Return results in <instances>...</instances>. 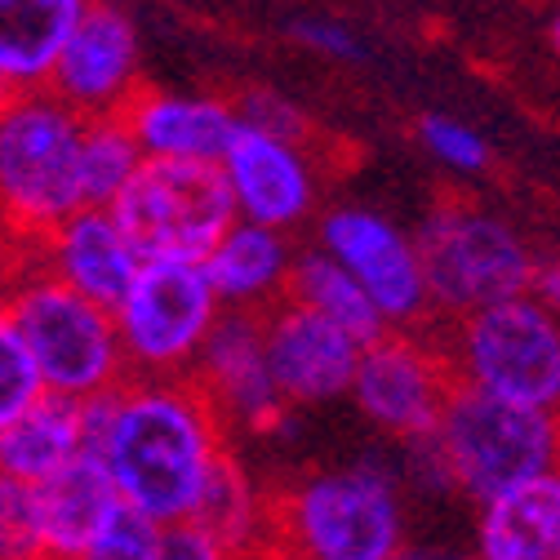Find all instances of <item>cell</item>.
I'll list each match as a JSON object with an SVG mask.
<instances>
[{"instance_id":"1","label":"cell","mask_w":560,"mask_h":560,"mask_svg":"<svg viewBox=\"0 0 560 560\" xmlns=\"http://www.w3.org/2000/svg\"><path fill=\"white\" fill-rule=\"evenodd\" d=\"M90 454L103 458L120 503L156 525L191 521L228 445V428L196 378H125L85 400Z\"/></svg>"},{"instance_id":"2","label":"cell","mask_w":560,"mask_h":560,"mask_svg":"<svg viewBox=\"0 0 560 560\" xmlns=\"http://www.w3.org/2000/svg\"><path fill=\"white\" fill-rule=\"evenodd\" d=\"M271 542L290 560H396L409 542L400 471L383 458L303 471L276 489Z\"/></svg>"},{"instance_id":"3","label":"cell","mask_w":560,"mask_h":560,"mask_svg":"<svg viewBox=\"0 0 560 560\" xmlns=\"http://www.w3.org/2000/svg\"><path fill=\"white\" fill-rule=\"evenodd\" d=\"M85 116L54 90L0 98V223L32 245L85 209Z\"/></svg>"},{"instance_id":"4","label":"cell","mask_w":560,"mask_h":560,"mask_svg":"<svg viewBox=\"0 0 560 560\" xmlns=\"http://www.w3.org/2000/svg\"><path fill=\"white\" fill-rule=\"evenodd\" d=\"M0 303L14 316L27 352L45 378V392L94 400L116 392L129 370L116 334V312L85 299L67 280L45 271L32 254L0 280Z\"/></svg>"},{"instance_id":"5","label":"cell","mask_w":560,"mask_h":560,"mask_svg":"<svg viewBox=\"0 0 560 560\" xmlns=\"http://www.w3.org/2000/svg\"><path fill=\"white\" fill-rule=\"evenodd\" d=\"M436 338L458 387L560 413V316L529 290L436 320Z\"/></svg>"},{"instance_id":"6","label":"cell","mask_w":560,"mask_h":560,"mask_svg":"<svg viewBox=\"0 0 560 560\" xmlns=\"http://www.w3.org/2000/svg\"><path fill=\"white\" fill-rule=\"evenodd\" d=\"M432 445L450 471L454 494L480 508L560 467V413L454 387Z\"/></svg>"},{"instance_id":"7","label":"cell","mask_w":560,"mask_h":560,"mask_svg":"<svg viewBox=\"0 0 560 560\" xmlns=\"http://www.w3.org/2000/svg\"><path fill=\"white\" fill-rule=\"evenodd\" d=\"M413 241L423 254L436 320L525 294L534 280L538 254L529 249V241L503 214L471 200L432 205Z\"/></svg>"},{"instance_id":"8","label":"cell","mask_w":560,"mask_h":560,"mask_svg":"<svg viewBox=\"0 0 560 560\" xmlns=\"http://www.w3.org/2000/svg\"><path fill=\"white\" fill-rule=\"evenodd\" d=\"M112 312L129 378H191L228 307L200 258H143Z\"/></svg>"},{"instance_id":"9","label":"cell","mask_w":560,"mask_h":560,"mask_svg":"<svg viewBox=\"0 0 560 560\" xmlns=\"http://www.w3.org/2000/svg\"><path fill=\"white\" fill-rule=\"evenodd\" d=\"M112 209L143 258H205L236 223L228 178L209 161H143Z\"/></svg>"},{"instance_id":"10","label":"cell","mask_w":560,"mask_h":560,"mask_svg":"<svg viewBox=\"0 0 560 560\" xmlns=\"http://www.w3.org/2000/svg\"><path fill=\"white\" fill-rule=\"evenodd\" d=\"M454 387L458 383L436 329H387L361 347L352 405L374 432L409 445L436 432Z\"/></svg>"},{"instance_id":"11","label":"cell","mask_w":560,"mask_h":560,"mask_svg":"<svg viewBox=\"0 0 560 560\" xmlns=\"http://www.w3.org/2000/svg\"><path fill=\"white\" fill-rule=\"evenodd\" d=\"M316 245L352 271L392 329L432 325V290L413 232L370 205H329L316 214Z\"/></svg>"},{"instance_id":"12","label":"cell","mask_w":560,"mask_h":560,"mask_svg":"<svg viewBox=\"0 0 560 560\" xmlns=\"http://www.w3.org/2000/svg\"><path fill=\"white\" fill-rule=\"evenodd\" d=\"M219 170L228 178L236 219L294 236L320 214L325 170L312 152V138H285L241 120Z\"/></svg>"},{"instance_id":"13","label":"cell","mask_w":560,"mask_h":560,"mask_svg":"<svg viewBox=\"0 0 560 560\" xmlns=\"http://www.w3.org/2000/svg\"><path fill=\"white\" fill-rule=\"evenodd\" d=\"M45 90L81 116H120L125 103L143 90V36L133 19L112 0H90Z\"/></svg>"},{"instance_id":"14","label":"cell","mask_w":560,"mask_h":560,"mask_svg":"<svg viewBox=\"0 0 560 560\" xmlns=\"http://www.w3.org/2000/svg\"><path fill=\"white\" fill-rule=\"evenodd\" d=\"M196 387L219 409L228 436H276L285 428L290 405L276 392L267 365L262 312H223V320L209 334L205 352L191 370Z\"/></svg>"},{"instance_id":"15","label":"cell","mask_w":560,"mask_h":560,"mask_svg":"<svg viewBox=\"0 0 560 560\" xmlns=\"http://www.w3.org/2000/svg\"><path fill=\"white\" fill-rule=\"evenodd\" d=\"M262 338H267V365L276 392L285 396L290 409H316L352 396L365 342H357L334 320L285 299L271 312H262Z\"/></svg>"},{"instance_id":"16","label":"cell","mask_w":560,"mask_h":560,"mask_svg":"<svg viewBox=\"0 0 560 560\" xmlns=\"http://www.w3.org/2000/svg\"><path fill=\"white\" fill-rule=\"evenodd\" d=\"M27 254L103 307H116L133 285L138 267H143V249L133 245L112 205H85L77 214H67L58 228L32 241Z\"/></svg>"},{"instance_id":"17","label":"cell","mask_w":560,"mask_h":560,"mask_svg":"<svg viewBox=\"0 0 560 560\" xmlns=\"http://www.w3.org/2000/svg\"><path fill=\"white\" fill-rule=\"evenodd\" d=\"M125 125L148 161H209L219 165L241 129L236 98L187 90H138L125 103Z\"/></svg>"},{"instance_id":"18","label":"cell","mask_w":560,"mask_h":560,"mask_svg":"<svg viewBox=\"0 0 560 560\" xmlns=\"http://www.w3.org/2000/svg\"><path fill=\"white\" fill-rule=\"evenodd\" d=\"M294 258H299V249H294L290 232L236 219L200 262H205L209 280H214L228 312H271L290 294Z\"/></svg>"},{"instance_id":"19","label":"cell","mask_w":560,"mask_h":560,"mask_svg":"<svg viewBox=\"0 0 560 560\" xmlns=\"http://www.w3.org/2000/svg\"><path fill=\"white\" fill-rule=\"evenodd\" d=\"M476 560H560V467L476 508Z\"/></svg>"},{"instance_id":"20","label":"cell","mask_w":560,"mask_h":560,"mask_svg":"<svg viewBox=\"0 0 560 560\" xmlns=\"http://www.w3.org/2000/svg\"><path fill=\"white\" fill-rule=\"evenodd\" d=\"M36 508H40L45 556L77 560L125 503H120V489L112 485L103 458L85 450L36 485Z\"/></svg>"},{"instance_id":"21","label":"cell","mask_w":560,"mask_h":560,"mask_svg":"<svg viewBox=\"0 0 560 560\" xmlns=\"http://www.w3.org/2000/svg\"><path fill=\"white\" fill-rule=\"evenodd\" d=\"M90 0H0V94L45 90Z\"/></svg>"},{"instance_id":"22","label":"cell","mask_w":560,"mask_h":560,"mask_svg":"<svg viewBox=\"0 0 560 560\" xmlns=\"http://www.w3.org/2000/svg\"><path fill=\"white\" fill-rule=\"evenodd\" d=\"M90 450V423L85 400L45 392L27 413L0 432V471L40 485L58 467H67L77 454Z\"/></svg>"},{"instance_id":"23","label":"cell","mask_w":560,"mask_h":560,"mask_svg":"<svg viewBox=\"0 0 560 560\" xmlns=\"http://www.w3.org/2000/svg\"><path fill=\"white\" fill-rule=\"evenodd\" d=\"M191 521L205 525L214 538H223L236 556L258 551L271 542V529H276V489H262L258 476L228 450Z\"/></svg>"},{"instance_id":"24","label":"cell","mask_w":560,"mask_h":560,"mask_svg":"<svg viewBox=\"0 0 560 560\" xmlns=\"http://www.w3.org/2000/svg\"><path fill=\"white\" fill-rule=\"evenodd\" d=\"M285 299L299 303V307H307V312H316V316H325V320H334L338 329L352 334L357 342H374L378 334L392 329V325L383 320L378 303L365 294L361 280L347 271L334 254H325L320 245L299 249L294 271H290V294H285Z\"/></svg>"},{"instance_id":"25","label":"cell","mask_w":560,"mask_h":560,"mask_svg":"<svg viewBox=\"0 0 560 560\" xmlns=\"http://www.w3.org/2000/svg\"><path fill=\"white\" fill-rule=\"evenodd\" d=\"M143 148L133 143L125 116H85V148H81V170H85V200L90 205H112L129 178L143 165Z\"/></svg>"},{"instance_id":"26","label":"cell","mask_w":560,"mask_h":560,"mask_svg":"<svg viewBox=\"0 0 560 560\" xmlns=\"http://www.w3.org/2000/svg\"><path fill=\"white\" fill-rule=\"evenodd\" d=\"M40 396H45V378L27 352L14 316L0 303V432H5L19 413H27Z\"/></svg>"},{"instance_id":"27","label":"cell","mask_w":560,"mask_h":560,"mask_svg":"<svg viewBox=\"0 0 560 560\" xmlns=\"http://www.w3.org/2000/svg\"><path fill=\"white\" fill-rule=\"evenodd\" d=\"M418 143L428 148V156L441 170L463 174V178L485 174L489 161H494V148L485 143V133L467 120H454V116H423L418 120Z\"/></svg>"},{"instance_id":"28","label":"cell","mask_w":560,"mask_h":560,"mask_svg":"<svg viewBox=\"0 0 560 560\" xmlns=\"http://www.w3.org/2000/svg\"><path fill=\"white\" fill-rule=\"evenodd\" d=\"M45 556L36 485L0 471V560H36Z\"/></svg>"},{"instance_id":"29","label":"cell","mask_w":560,"mask_h":560,"mask_svg":"<svg viewBox=\"0 0 560 560\" xmlns=\"http://www.w3.org/2000/svg\"><path fill=\"white\" fill-rule=\"evenodd\" d=\"M161 529L165 525H156L152 516L133 512V508H120L77 560H156Z\"/></svg>"},{"instance_id":"30","label":"cell","mask_w":560,"mask_h":560,"mask_svg":"<svg viewBox=\"0 0 560 560\" xmlns=\"http://www.w3.org/2000/svg\"><path fill=\"white\" fill-rule=\"evenodd\" d=\"M290 36L320 54V58H334V62H365L370 45L361 40V32L352 23H342V19H325V14H312V19H294L290 23Z\"/></svg>"},{"instance_id":"31","label":"cell","mask_w":560,"mask_h":560,"mask_svg":"<svg viewBox=\"0 0 560 560\" xmlns=\"http://www.w3.org/2000/svg\"><path fill=\"white\" fill-rule=\"evenodd\" d=\"M236 112L245 125H258V129H271V133H285V138H312V120L307 112L285 98V94H276V90H245L236 98Z\"/></svg>"},{"instance_id":"32","label":"cell","mask_w":560,"mask_h":560,"mask_svg":"<svg viewBox=\"0 0 560 560\" xmlns=\"http://www.w3.org/2000/svg\"><path fill=\"white\" fill-rule=\"evenodd\" d=\"M156 560H241L223 538H214L196 521H178L161 529V551Z\"/></svg>"},{"instance_id":"33","label":"cell","mask_w":560,"mask_h":560,"mask_svg":"<svg viewBox=\"0 0 560 560\" xmlns=\"http://www.w3.org/2000/svg\"><path fill=\"white\" fill-rule=\"evenodd\" d=\"M529 294H534L551 316H560V254H547V258L534 262Z\"/></svg>"},{"instance_id":"34","label":"cell","mask_w":560,"mask_h":560,"mask_svg":"<svg viewBox=\"0 0 560 560\" xmlns=\"http://www.w3.org/2000/svg\"><path fill=\"white\" fill-rule=\"evenodd\" d=\"M396 560H476L471 547H454V542H405L396 551Z\"/></svg>"},{"instance_id":"35","label":"cell","mask_w":560,"mask_h":560,"mask_svg":"<svg viewBox=\"0 0 560 560\" xmlns=\"http://www.w3.org/2000/svg\"><path fill=\"white\" fill-rule=\"evenodd\" d=\"M241 560H290V556H285V551H280L276 542H267V547H258V551H245Z\"/></svg>"},{"instance_id":"36","label":"cell","mask_w":560,"mask_h":560,"mask_svg":"<svg viewBox=\"0 0 560 560\" xmlns=\"http://www.w3.org/2000/svg\"><path fill=\"white\" fill-rule=\"evenodd\" d=\"M547 40H551V49L560 54V10L551 14V23H547Z\"/></svg>"},{"instance_id":"37","label":"cell","mask_w":560,"mask_h":560,"mask_svg":"<svg viewBox=\"0 0 560 560\" xmlns=\"http://www.w3.org/2000/svg\"><path fill=\"white\" fill-rule=\"evenodd\" d=\"M36 560H54V556H36Z\"/></svg>"},{"instance_id":"38","label":"cell","mask_w":560,"mask_h":560,"mask_svg":"<svg viewBox=\"0 0 560 560\" xmlns=\"http://www.w3.org/2000/svg\"><path fill=\"white\" fill-rule=\"evenodd\" d=\"M0 98H5V94H0Z\"/></svg>"}]
</instances>
